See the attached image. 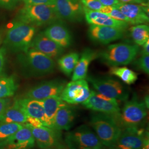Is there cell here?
I'll return each instance as SVG.
<instances>
[{
    "instance_id": "24",
    "label": "cell",
    "mask_w": 149,
    "mask_h": 149,
    "mask_svg": "<svg viewBox=\"0 0 149 149\" xmlns=\"http://www.w3.org/2000/svg\"><path fill=\"white\" fill-rule=\"evenodd\" d=\"M27 114L16 102L9 105L0 117V123H18L24 124L27 122Z\"/></svg>"
},
{
    "instance_id": "12",
    "label": "cell",
    "mask_w": 149,
    "mask_h": 149,
    "mask_svg": "<svg viewBox=\"0 0 149 149\" xmlns=\"http://www.w3.org/2000/svg\"><path fill=\"white\" fill-rule=\"evenodd\" d=\"M65 80H50L42 82L28 91L24 97L42 101L50 97L60 96L66 85Z\"/></svg>"
},
{
    "instance_id": "14",
    "label": "cell",
    "mask_w": 149,
    "mask_h": 149,
    "mask_svg": "<svg viewBox=\"0 0 149 149\" xmlns=\"http://www.w3.org/2000/svg\"><path fill=\"white\" fill-rule=\"evenodd\" d=\"M35 143L30 128L24 124L16 133L0 141V149H31L34 147Z\"/></svg>"
},
{
    "instance_id": "19",
    "label": "cell",
    "mask_w": 149,
    "mask_h": 149,
    "mask_svg": "<svg viewBox=\"0 0 149 149\" xmlns=\"http://www.w3.org/2000/svg\"><path fill=\"white\" fill-rule=\"evenodd\" d=\"M30 48L39 51L52 59L59 57L65 50L64 48L47 37L43 32L34 37Z\"/></svg>"
},
{
    "instance_id": "11",
    "label": "cell",
    "mask_w": 149,
    "mask_h": 149,
    "mask_svg": "<svg viewBox=\"0 0 149 149\" xmlns=\"http://www.w3.org/2000/svg\"><path fill=\"white\" fill-rule=\"evenodd\" d=\"M88 84L84 80L70 82L64 87L60 97L65 102L70 104L82 103L90 96Z\"/></svg>"
},
{
    "instance_id": "25",
    "label": "cell",
    "mask_w": 149,
    "mask_h": 149,
    "mask_svg": "<svg viewBox=\"0 0 149 149\" xmlns=\"http://www.w3.org/2000/svg\"><path fill=\"white\" fill-rule=\"evenodd\" d=\"M43 101V107L47 119V127L53 128V123L55 114L59 108L65 102L61 99L60 96L50 97Z\"/></svg>"
},
{
    "instance_id": "18",
    "label": "cell",
    "mask_w": 149,
    "mask_h": 149,
    "mask_svg": "<svg viewBox=\"0 0 149 149\" xmlns=\"http://www.w3.org/2000/svg\"><path fill=\"white\" fill-rule=\"evenodd\" d=\"M43 33L47 37L64 49L69 48L72 45L71 33L62 20L50 24Z\"/></svg>"
},
{
    "instance_id": "44",
    "label": "cell",
    "mask_w": 149,
    "mask_h": 149,
    "mask_svg": "<svg viewBox=\"0 0 149 149\" xmlns=\"http://www.w3.org/2000/svg\"><path fill=\"white\" fill-rule=\"evenodd\" d=\"M106 149H119L118 148L117 146H111V147H107Z\"/></svg>"
},
{
    "instance_id": "43",
    "label": "cell",
    "mask_w": 149,
    "mask_h": 149,
    "mask_svg": "<svg viewBox=\"0 0 149 149\" xmlns=\"http://www.w3.org/2000/svg\"><path fill=\"white\" fill-rule=\"evenodd\" d=\"M144 104L146 108L148 109L149 108V95H146L144 98Z\"/></svg>"
},
{
    "instance_id": "46",
    "label": "cell",
    "mask_w": 149,
    "mask_h": 149,
    "mask_svg": "<svg viewBox=\"0 0 149 149\" xmlns=\"http://www.w3.org/2000/svg\"><path fill=\"white\" fill-rule=\"evenodd\" d=\"M92 149V148H88V149Z\"/></svg>"
},
{
    "instance_id": "22",
    "label": "cell",
    "mask_w": 149,
    "mask_h": 149,
    "mask_svg": "<svg viewBox=\"0 0 149 149\" xmlns=\"http://www.w3.org/2000/svg\"><path fill=\"white\" fill-rule=\"evenodd\" d=\"M15 101L21 107L27 116L38 118L47 127V119L43 107V101L23 97Z\"/></svg>"
},
{
    "instance_id": "29",
    "label": "cell",
    "mask_w": 149,
    "mask_h": 149,
    "mask_svg": "<svg viewBox=\"0 0 149 149\" xmlns=\"http://www.w3.org/2000/svg\"><path fill=\"white\" fill-rule=\"evenodd\" d=\"M109 74L117 76L128 85L134 84L138 79L137 74L127 67H111Z\"/></svg>"
},
{
    "instance_id": "17",
    "label": "cell",
    "mask_w": 149,
    "mask_h": 149,
    "mask_svg": "<svg viewBox=\"0 0 149 149\" xmlns=\"http://www.w3.org/2000/svg\"><path fill=\"white\" fill-rule=\"evenodd\" d=\"M114 7L128 18L130 24L138 25L149 23V5L119 2Z\"/></svg>"
},
{
    "instance_id": "37",
    "label": "cell",
    "mask_w": 149,
    "mask_h": 149,
    "mask_svg": "<svg viewBox=\"0 0 149 149\" xmlns=\"http://www.w3.org/2000/svg\"><path fill=\"white\" fill-rule=\"evenodd\" d=\"M7 49L5 47L0 49V76L3 72L5 62V55Z\"/></svg>"
},
{
    "instance_id": "5",
    "label": "cell",
    "mask_w": 149,
    "mask_h": 149,
    "mask_svg": "<svg viewBox=\"0 0 149 149\" xmlns=\"http://www.w3.org/2000/svg\"><path fill=\"white\" fill-rule=\"evenodd\" d=\"M17 18V20L34 27L49 26L61 20L55 11L54 5H24L18 11Z\"/></svg>"
},
{
    "instance_id": "10",
    "label": "cell",
    "mask_w": 149,
    "mask_h": 149,
    "mask_svg": "<svg viewBox=\"0 0 149 149\" xmlns=\"http://www.w3.org/2000/svg\"><path fill=\"white\" fill-rule=\"evenodd\" d=\"M81 104L87 109L108 114L115 118L119 116L120 112L117 100L104 96L93 90L91 91L90 96Z\"/></svg>"
},
{
    "instance_id": "36",
    "label": "cell",
    "mask_w": 149,
    "mask_h": 149,
    "mask_svg": "<svg viewBox=\"0 0 149 149\" xmlns=\"http://www.w3.org/2000/svg\"><path fill=\"white\" fill-rule=\"evenodd\" d=\"M26 124H28L29 125H31L33 127H36V128L42 127L44 126L43 123L42 122V121L40 120H39V119L29 117V116H27Z\"/></svg>"
},
{
    "instance_id": "7",
    "label": "cell",
    "mask_w": 149,
    "mask_h": 149,
    "mask_svg": "<svg viewBox=\"0 0 149 149\" xmlns=\"http://www.w3.org/2000/svg\"><path fill=\"white\" fill-rule=\"evenodd\" d=\"M147 108L144 101L136 97L126 102L122 112L116 119L122 128H140L147 116Z\"/></svg>"
},
{
    "instance_id": "23",
    "label": "cell",
    "mask_w": 149,
    "mask_h": 149,
    "mask_svg": "<svg viewBox=\"0 0 149 149\" xmlns=\"http://www.w3.org/2000/svg\"><path fill=\"white\" fill-rule=\"evenodd\" d=\"M97 54L95 50L90 48H86L83 51L73 71L72 81L86 79L88 67L91 63L97 58Z\"/></svg>"
},
{
    "instance_id": "33",
    "label": "cell",
    "mask_w": 149,
    "mask_h": 149,
    "mask_svg": "<svg viewBox=\"0 0 149 149\" xmlns=\"http://www.w3.org/2000/svg\"><path fill=\"white\" fill-rule=\"evenodd\" d=\"M84 7L92 11L100 12L104 7L98 0H80Z\"/></svg>"
},
{
    "instance_id": "39",
    "label": "cell",
    "mask_w": 149,
    "mask_h": 149,
    "mask_svg": "<svg viewBox=\"0 0 149 149\" xmlns=\"http://www.w3.org/2000/svg\"><path fill=\"white\" fill-rule=\"evenodd\" d=\"M121 3L149 5V0H118Z\"/></svg>"
},
{
    "instance_id": "38",
    "label": "cell",
    "mask_w": 149,
    "mask_h": 149,
    "mask_svg": "<svg viewBox=\"0 0 149 149\" xmlns=\"http://www.w3.org/2000/svg\"><path fill=\"white\" fill-rule=\"evenodd\" d=\"M10 101L7 98L0 99V117L5 111L6 108L10 105Z\"/></svg>"
},
{
    "instance_id": "45",
    "label": "cell",
    "mask_w": 149,
    "mask_h": 149,
    "mask_svg": "<svg viewBox=\"0 0 149 149\" xmlns=\"http://www.w3.org/2000/svg\"><path fill=\"white\" fill-rule=\"evenodd\" d=\"M60 149V148H50V149Z\"/></svg>"
},
{
    "instance_id": "1",
    "label": "cell",
    "mask_w": 149,
    "mask_h": 149,
    "mask_svg": "<svg viewBox=\"0 0 149 149\" xmlns=\"http://www.w3.org/2000/svg\"><path fill=\"white\" fill-rule=\"evenodd\" d=\"M17 60L23 74L27 77H39L53 72L55 63L53 59L32 48L21 53Z\"/></svg>"
},
{
    "instance_id": "30",
    "label": "cell",
    "mask_w": 149,
    "mask_h": 149,
    "mask_svg": "<svg viewBox=\"0 0 149 149\" xmlns=\"http://www.w3.org/2000/svg\"><path fill=\"white\" fill-rule=\"evenodd\" d=\"M23 126L18 123H0V141L10 138Z\"/></svg>"
},
{
    "instance_id": "26",
    "label": "cell",
    "mask_w": 149,
    "mask_h": 149,
    "mask_svg": "<svg viewBox=\"0 0 149 149\" xmlns=\"http://www.w3.org/2000/svg\"><path fill=\"white\" fill-rule=\"evenodd\" d=\"M80 58L77 53L72 52L65 55L58 60L59 69L66 76H70L73 72L74 68Z\"/></svg>"
},
{
    "instance_id": "3",
    "label": "cell",
    "mask_w": 149,
    "mask_h": 149,
    "mask_svg": "<svg viewBox=\"0 0 149 149\" xmlns=\"http://www.w3.org/2000/svg\"><path fill=\"white\" fill-rule=\"evenodd\" d=\"M139 46L129 43H116L97 54V58L111 67L130 64L136 58Z\"/></svg>"
},
{
    "instance_id": "27",
    "label": "cell",
    "mask_w": 149,
    "mask_h": 149,
    "mask_svg": "<svg viewBox=\"0 0 149 149\" xmlns=\"http://www.w3.org/2000/svg\"><path fill=\"white\" fill-rule=\"evenodd\" d=\"M129 31L134 42L138 46H143L149 40V27L147 24L134 26L130 28Z\"/></svg>"
},
{
    "instance_id": "28",
    "label": "cell",
    "mask_w": 149,
    "mask_h": 149,
    "mask_svg": "<svg viewBox=\"0 0 149 149\" xmlns=\"http://www.w3.org/2000/svg\"><path fill=\"white\" fill-rule=\"evenodd\" d=\"M18 87L13 76H0V99L13 96Z\"/></svg>"
},
{
    "instance_id": "42",
    "label": "cell",
    "mask_w": 149,
    "mask_h": 149,
    "mask_svg": "<svg viewBox=\"0 0 149 149\" xmlns=\"http://www.w3.org/2000/svg\"><path fill=\"white\" fill-rule=\"evenodd\" d=\"M149 132H146L143 149H149Z\"/></svg>"
},
{
    "instance_id": "41",
    "label": "cell",
    "mask_w": 149,
    "mask_h": 149,
    "mask_svg": "<svg viewBox=\"0 0 149 149\" xmlns=\"http://www.w3.org/2000/svg\"><path fill=\"white\" fill-rule=\"evenodd\" d=\"M141 55H149V40L143 45Z\"/></svg>"
},
{
    "instance_id": "8",
    "label": "cell",
    "mask_w": 149,
    "mask_h": 149,
    "mask_svg": "<svg viewBox=\"0 0 149 149\" xmlns=\"http://www.w3.org/2000/svg\"><path fill=\"white\" fill-rule=\"evenodd\" d=\"M97 92L117 101H126L129 98V91L124 86L109 77H97L89 75L86 77Z\"/></svg>"
},
{
    "instance_id": "2",
    "label": "cell",
    "mask_w": 149,
    "mask_h": 149,
    "mask_svg": "<svg viewBox=\"0 0 149 149\" xmlns=\"http://www.w3.org/2000/svg\"><path fill=\"white\" fill-rule=\"evenodd\" d=\"M90 124L102 145L106 147L115 146L122 132L123 128L115 118L102 113L91 115Z\"/></svg>"
},
{
    "instance_id": "32",
    "label": "cell",
    "mask_w": 149,
    "mask_h": 149,
    "mask_svg": "<svg viewBox=\"0 0 149 149\" xmlns=\"http://www.w3.org/2000/svg\"><path fill=\"white\" fill-rule=\"evenodd\" d=\"M134 65L137 69L149 74V55H141L140 57L134 63Z\"/></svg>"
},
{
    "instance_id": "40",
    "label": "cell",
    "mask_w": 149,
    "mask_h": 149,
    "mask_svg": "<svg viewBox=\"0 0 149 149\" xmlns=\"http://www.w3.org/2000/svg\"><path fill=\"white\" fill-rule=\"evenodd\" d=\"M104 6L114 7L120 2L118 0H98Z\"/></svg>"
},
{
    "instance_id": "15",
    "label": "cell",
    "mask_w": 149,
    "mask_h": 149,
    "mask_svg": "<svg viewBox=\"0 0 149 149\" xmlns=\"http://www.w3.org/2000/svg\"><path fill=\"white\" fill-rule=\"evenodd\" d=\"M125 31L118 28L90 25L87 34L92 42L106 45L122 38Z\"/></svg>"
},
{
    "instance_id": "31",
    "label": "cell",
    "mask_w": 149,
    "mask_h": 149,
    "mask_svg": "<svg viewBox=\"0 0 149 149\" xmlns=\"http://www.w3.org/2000/svg\"><path fill=\"white\" fill-rule=\"evenodd\" d=\"M100 12L104 13L111 17L114 19L119 21L127 22L129 24V21L128 18L124 15L120 11L115 7L112 6H104Z\"/></svg>"
},
{
    "instance_id": "13",
    "label": "cell",
    "mask_w": 149,
    "mask_h": 149,
    "mask_svg": "<svg viewBox=\"0 0 149 149\" xmlns=\"http://www.w3.org/2000/svg\"><path fill=\"white\" fill-rule=\"evenodd\" d=\"M54 5L61 20L72 23L82 21L84 13L80 0H55Z\"/></svg>"
},
{
    "instance_id": "4",
    "label": "cell",
    "mask_w": 149,
    "mask_h": 149,
    "mask_svg": "<svg viewBox=\"0 0 149 149\" xmlns=\"http://www.w3.org/2000/svg\"><path fill=\"white\" fill-rule=\"evenodd\" d=\"M36 31V27L33 26L15 21L7 32L4 41L6 49L13 53L26 52L30 48Z\"/></svg>"
},
{
    "instance_id": "6",
    "label": "cell",
    "mask_w": 149,
    "mask_h": 149,
    "mask_svg": "<svg viewBox=\"0 0 149 149\" xmlns=\"http://www.w3.org/2000/svg\"><path fill=\"white\" fill-rule=\"evenodd\" d=\"M64 141L69 149H103L95 133L86 125H81L68 132Z\"/></svg>"
},
{
    "instance_id": "34",
    "label": "cell",
    "mask_w": 149,
    "mask_h": 149,
    "mask_svg": "<svg viewBox=\"0 0 149 149\" xmlns=\"http://www.w3.org/2000/svg\"><path fill=\"white\" fill-rule=\"evenodd\" d=\"M22 0H0V7L6 10L15 9Z\"/></svg>"
},
{
    "instance_id": "16",
    "label": "cell",
    "mask_w": 149,
    "mask_h": 149,
    "mask_svg": "<svg viewBox=\"0 0 149 149\" xmlns=\"http://www.w3.org/2000/svg\"><path fill=\"white\" fill-rule=\"evenodd\" d=\"M145 133L143 128H124L115 146L119 149H143Z\"/></svg>"
},
{
    "instance_id": "35",
    "label": "cell",
    "mask_w": 149,
    "mask_h": 149,
    "mask_svg": "<svg viewBox=\"0 0 149 149\" xmlns=\"http://www.w3.org/2000/svg\"><path fill=\"white\" fill-rule=\"evenodd\" d=\"M25 5H54L55 0H22Z\"/></svg>"
},
{
    "instance_id": "9",
    "label": "cell",
    "mask_w": 149,
    "mask_h": 149,
    "mask_svg": "<svg viewBox=\"0 0 149 149\" xmlns=\"http://www.w3.org/2000/svg\"><path fill=\"white\" fill-rule=\"evenodd\" d=\"M26 124L30 128L35 142L37 143L39 148L41 149L68 148L65 141H63L61 131L45 126L36 128L28 124Z\"/></svg>"
},
{
    "instance_id": "20",
    "label": "cell",
    "mask_w": 149,
    "mask_h": 149,
    "mask_svg": "<svg viewBox=\"0 0 149 149\" xmlns=\"http://www.w3.org/2000/svg\"><path fill=\"white\" fill-rule=\"evenodd\" d=\"M86 21L90 25L114 27L125 30L129 24L124 22L119 21L106 14L99 11H92L83 6Z\"/></svg>"
},
{
    "instance_id": "21",
    "label": "cell",
    "mask_w": 149,
    "mask_h": 149,
    "mask_svg": "<svg viewBox=\"0 0 149 149\" xmlns=\"http://www.w3.org/2000/svg\"><path fill=\"white\" fill-rule=\"evenodd\" d=\"M76 116L74 108L65 102L59 108L54 118L53 129L59 131L69 130L72 126Z\"/></svg>"
}]
</instances>
